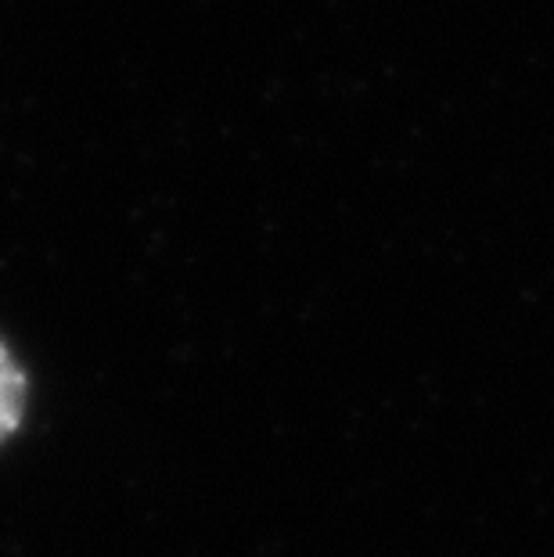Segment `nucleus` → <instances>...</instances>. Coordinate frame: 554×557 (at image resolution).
I'll return each mask as SVG.
<instances>
[{
  "label": "nucleus",
  "mask_w": 554,
  "mask_h": 557,
  "mask_svg": "<svg viewBox=\"0 0 554 557\" xmlns=\"http://www.w3.org/2000/svg\"><path fill=\"white\" fill-rule=\"evenodd\" d=\"M26 374H22L19 360L11 357V349L0 342V446L22 429L26 418Z\"/></svg>",
  "instance_id": "obj_1"
}]
</instances>
